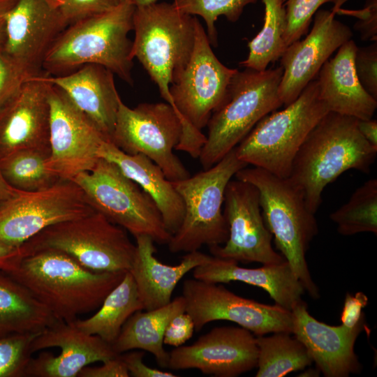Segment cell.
<instances>
[{
    "mask_svg": "<svg viewBox=\"0 0 377 377\" xmlns=\"http://www.w3.org/2000/svg\"><path fill=\"white\" fill-rule=\"evenodd\" d=\"M126 272H94L61 251L43 249L24 256L6 272L26 287L60 321L71 323L101 306Z\"/></svg>",
    "mask_w": 377,
    "mask_h": 377,
    "instance_id": "obj_1",
    "label": "cell"
},
{
    "mask_svg": "<svg viewBox=\"0 0 377 377\" xmlns=\"http://www.w3.org/2000/svg\"><path fill=\"white\" fill-rule=\"evenodd\" d=\"M357 121L328 112L309 132L294 158L288 179L314 214L327 185L348 170L369 173L375 162L377 147L362 135Z\"/></svg>",
    "mask_w": 377,
    "mask_h": 377,
    "instance_id": "obj_2",
    "label": "cell"
},
{
    "mask_svg": "<svg viewBox=\"0 0 377 377\" xmlns=\"http://www.w3.org/2000/svg\"><path fill=\"white\" fill-rule=\"evenodd\" d=\"M135 6L120 0L113 9L68 25L54 42L43 60L42 69L50 75L69 73L86 64H98L130 85Z\"/></svg>",
    "mask_w": 377,
    "mask_h": 377,
    "instance_id": "obj_3",
    "label": "cell"
},
{
    "mask_svg": "<svg viewBox=\"0 0 377 377\" xmlns=\"http://www.w3.org/2000/svg\"><path fill=\"white\" fill-rule=\"evenodd\" d=\"M235 177L257 188L263 219L274 237L276 247L305 290L311 297L318 299L319 289L310 274L306 253L318 228L315 214L306 207L302 193L288 178L260 168L246 166Z\"/></svg>",
    "mask_w": 377,
    "mask_h": 377,
    "instance_id": "obj_4",
    "label": "cell"
},
{
    "mask_svg": "<svg viewBox=\"0 0 377 377\" xmlns=\"http://www.w3.org/2000/svg\"><path fill=\"white\" fill-rule=\"evenodd\" d=\"M236 68L215 56L205 29L195 21L193 52L186 68L170 86L172 108L180 118L182 135L176 150L198 158L206 141L202 130L223 102Z\"/></svg>",
    "mask_w": 377,
    "mask_h": 377,
    "instance_id": "obj_5",
    "label": "cell"
},
{
    "mask_svg": "<svg viewBox=\"0 0 377 377\" xmlns=\"http://www.w3.org/2000/svg\"><path fill=\"white\" fill-rule=\"evenodd\" d=\"M282 75L281 66L237 71L223 102L207 123L206 141L198 157L203 170L219 162L263 117L283 105L279 95Z\"/></svg>",
    "mask_w": 377,
    "mask_h": 377,
    "instance_id": "obj_6",
    "label": "cell"
},
{
    "mask_svg": "<svg viewBox=\"0 0 377 377\" xmlns=\"http://www.w3.org/2000/svg\"><path fill=\"white\" fill-rule=\"evenodd\" d=\"M197 17L161 2L135 7L132 58H137L172 107L170 86L190 60L195 41Z\"/></svg>",
    "mask_w": 377,
    "mask_h": 377,
    "instance_id": "obj_7",
    "label": "cell"
},
{
    "mask_svg": "<svg viewBox=\"0 0 377 377\" xmlns=\"http://www.w3.org/2000/svg\"><path fill=\"white\" fill-rule=\"evenodd\" d=\"M328 112L313 80L283 110L263 117L235 147L236 155L248 165L288 178L302 144Z\"/></svg>",
    "mask_w": 377,
    "mask_h": 377,
    "instance_id": "obj_8",
    "label": "cell"
},
{
    "mask_svg": "<svg viewBox=\"0 0 377 377\" xmlns=\"http://www.w3.org/2000/svg\"><path fill=\"white\" fill-rule=\"evenodd\" d=\"M246 166L237 158L235 147L209 169L172 182L183 200L184 215L168 244L170 252L188 253L204 245L211 247L226 242L228 227L222 212L226 188Z\"/></svg>",
    "mask_w": 377,
    "mask_h": 377,
    "instance_id": "obj_9",
    "label": "cell"
},
{
    "mask_svg": "<svg viewBox=\"0 0 377 377\" xmlns=\"http://www.w3.org/2000/svg\"><path fill=\"white\" fill-rule=\"evenodd\" d=\"M23 245L27 255L53 249L94 272H127L136 251L125 230L97 212L49 226Z\"/></svg>",
    "mask_w": 377,
    "mask_h": 377,
    "instance_id": "obj_10",
    "label": "cell"
},
{
    "mask_svg": "<svg viewBox=\"0 0 377 377\" xmlns=\"http://www.w3.org/2000/svg\"><path fill=\"white\" fill-rule=\"evenodd\" d=\"M73 181L82 190L93 209L135 237L145 235L156 243L168 244L172 235L151 197L114 163L100 158L89 172Z\"/></svg>",
    "mask_w": 377,
    "mask_h": 377,
    "instance_id": "obj_11",
    "label": "cell"
},
{
    "mask_svg": "<svg viewBox=\"0 0 377 377\" xmlns=\"http://www.w3.org/2000/svg\"><path fill=\"white\" fill-rule=\"evenodd\" d=\"M182 135L177 113L166 103H142L131 108L120 101L110 142L126 154L147 156L171 182L191 176L173 150Z\"/></svg>",
    "mask_w": 377,
    "mask_h": 377,
    "instance_id": "obj_12",
    "label": "cell"
},
{
    "mask_svg": "<svg viewBox=\"0 0 377 377\" xmlns=\"http://www.w3.org/2000/svg\"><path fill=\"white\" fill-rule=\"evenodd\" d=\"M94 212L73 180L40 191L19 190L0 207V243L20 246L49 226Z\"/></svg>",
    "mask_w": 377,
    "mask_h": 377,
    "instance_id": "obj_13",
    "label": "cell"
},
{
    "mask_svg": "<svg viewBox=\"0 0 377 377\" xmlns=\"http://www.w3.org/2000/svg\"><path fill=\"white\" fill-rule=\"evenodd\" d=\"M182 295L185 312L191 317L196 332L210 322L228 320L256 337L281 332L292 334V311L276 304L267 305L242 297L221 283L188 279L183 283Z\"/></svg>",
    "mask_w": 377,
    "mask_h": 377,
    "instance_id": "obj_14",
    "label": "cell"
},
{
    "mask_svg": "<svg viewBox=\"0 0 377 377\" xmlns=\"http://www.w3.org/2000/svg\"><path fill=\"white\" fill-rule=\"evenodd\" d=\"M49 169L63 180L89 172L99 160L98 151L108 141L58 87L50 84Z\"/></svg>",
    "mask_w": 377,
    "mask_h": 377,
    "instance_id": "obj_15",
    "label": "cell"
},
{
    "mask_svg": "<svg viewBox=\"0 0 377 377\" xmlns=\"http://www.w3.org/2000/svg\"><path fill=\"white\" fill-rule=\"evenodd\" d=\"M228 237L223 246L209 247L212 256L244 263L279 264L286 260L272 246V235L262 214L259 192L252 184L230 180L224 195Z\"/></svg>",
    "mask_w": 377,
    "mask_h": 377,
    "instance_id": "obj_16",
    "label": "cell"
},
{
    "mask_svg": "<svg viewBox=\"0 0 377 377\" xmlns=\"http://www.w3.org/2000/svg\"><path fill=\"white\" fill-rule=\"evenodd\" d=\"M256 336L244 327H217L191 345L169 353L168 368L198 369L206 375L236 377L257 367Z\"/></svg>",
    "mask_w": 377,
    "mask_h": 377,
    "instance_id": "obj_17",
    "label": "cell"
},
{
    "mask_svg": "<svg viewBox=\"0 0 377 377\" xmlns=\"http://www.w3.org/2000/svg\"><path fill=\"white\" fill-rule=\"evenodd\" d=\"M335 15L332 10H318L309 34L289 45L281 57L279 95L284 106L297 99L330 57L352 39L351 29L336 20Z\"/></svg>",
    "mask_w": 377,
    "mask_h": 377,
    "instance_id": "obj_18",
    "label": "cell"
},
{
    "mask_svg": "<svg viewBox=\"0 0 377 377\" xmlns=\"http://www.w3.org/2000/svg\"><path fill=\"white\" fill-rule=\"evenodd\" d=\"M52 347L61 348L56 356L50 353H40L31 357L24 376L75 377L85 367L105 362L119 355L112 344L96 335L80 330L72 323L58 321L39 333L31 344V351Z\"/></svg>",
    "mask_w": 377,
    "mask_h": 377,
    "instance_id": "obj_19",
    "label": "cell"
},
{
    "mask_svg": "<svg viewBox=\"0 0 377 377\" xmlns=\"http://www.w3.org/2000/svg\"><path fill=\"white\" fill-rule=\"evenodd\" d=\"M67 27L58 6L50 0H17L6 16L3 50L41 73L46 54Z\"/></svg>",
    "mask_w": 377,
    "mask_h": 377,
    "instance_id": "obj_20",
    "label": "cell"
},
{
    "mask_svg": "<svg viewBox=\"0 0 377 377\" xmlns=\"http://www.w3.org/2000/svg\"><path fill=\"white\" fill-rule=\"evenodd\" d=\"M27 82L0 110V158L26 149L50 150L49 83Z\"/></svg>",
    "mask_w": 377,
    "mask_h": 377,
    "instance_id": "obj_21",
    "label": "cell"
},
{
    "mask_svg": "<svg viewBox=\"0 0 377 377\" xmlns=\"http://www.w3.org/2000/svg\"><path fill=\"white\" fill-rule=\"evenodd\" d=\"M291 311L292 334L304 346L320 372L326 377H348L360 372L354 345L364 323L351 329L328 325L311 316L304 301Z\"/></svg>",
    "mask_w": 377,
    "mask_h": 377,
    "instance_id": "obj_22",
    "label": "cell"
},
{
    "mask_svg": "<svg viewBox=\"0 0 377 377\" xmlns=\"http://www.w3.org/2000/svg\"><path fill=\"white\" fill-rule=\"evenodd\" d=\"M114 73L98 64H86L65 75L42 77L60 88L110 142L117 114L121 101L117 90Z\"/></svg>",
    "mask_w": 377,
    "mask_h": 377,
    "instance_id": "obj_23",
    "label": "cell"
},
{
    "mask_svg": "<svg viewBox=\"0 0 377 377\" xmlns=\"http://www.w3.org/2000/svg\"><path fill=\"white\" fill-rule=\"evenodd\" d=\"M193 277L209 283L241 281L259 287L276 304L290 311L303 302L302 297L306 291L286 260L246 268L239 266L236 261L212 256L207 263L193 269Z\"/></svg>",
    "mask_w": 377,
    "mask_h": 377,
    "instance_id": "obj_24",
    "label": "cell"
},
{
    "mask_svg": "<svg viewBox=\"0 0 377 377\" xmlns=\"http://www.w3.org/2000/svg\"><path fill=\"white\" fill-rule=\"evenodd\" d=\"M357 47L352 39L343 43L323 64L316 81L319 96L329 112L365 120L373 117L377 100L367 92L357 77L354 66Z\"/></svg>",
    "mask_w": 377,
    "mask_h": 377,
    "instance_id": "obj_25",
    "label": "cell"
},
{
    "mask_svg": "<svg viewBox=\"0 0 377 377\" xmlns=\"http://www.w3.org/2000/svg\"><path fill=\"white\" fill-rule=\"evenodd\" d=\"M135 239L136 251L128 271L135 281L144 310L155 309L170 303L180 280L212 256L195 251L186 253L178 265H169L155 256V242L151 237L142 235Z\"/></svg>",
    "mask_w": 377,
    "mask_h": 377,
    "instance_id": "obj_26",
    "label": "cell"
},
{
    "mask_svg": "<svg viewBox=\"0 0 377 377\" xmlns=\"http://www.w3.org/2000/svg\"><path fill=\"white\" fill-rule=\"evenodd\" d=\"M98 157L116 164L129 179L148 194L158 207L166 230L172 235L184 219L183 200L162 170L147 156L124 153L110 141H105Z\"/></svg>",
    "mask_w": 377,
    "mask_h": 377,
    "instance_id": "obj_27",
    "label": "cell"
},
{
    "mask_svg": "<svg viewBox=\"0 0 377 377\" xmlns=\"http://www.w3.org/2000/svg\"><path fill=\"white\" fill-rule=\"evenodd\" d=\"M185 311L186 302L181 295L161 307L135 312L112 344L114 352L119 355L134 349L142 350L151 353L159 367L168 368L169 353L163 348L164 333L170 321Z\"/></svg>",
    "mask_w": 377,
    "mask_h": 377,
    "instance_id": "obj_28",
    "label": "cell"
},
{
    "mask_svg": "<svg viewBox=\"0 0 377 377\" xmlns=\"http://www.w3.org/2000/svg\"><path fill=\"white\" fill-rule=\"evenodd\" d=\"M58 321L26 287L0 272V336L40 333Z\"/></svg>",
    "mask_w": 377,
    "mask_h": 377,
    "instance_id": "obj_29",
    "label": "cell"
},
{
    "mask_svg": "<svg viewBox=\"0 0 377 377\" xmlns=\"http://www.w3.org/2000/svg\"><path fill=\"white\" fill-rule=\"evenodd\" d=\"M144 310L135 281L127 271L120 283L106 296L92 316L71 322L85 333L96 335L112 344L121 330L135 312Z\"/></svg>",
    "mask_w": 377,
    "mask_h": 377,
    "instance_id": "obj_30",
    "label": "cell"
},
{
    "mask_svg": "<svg viewBox=\"0 0 377 377\" xmlns=\"http://www.w3.org/2000/svg\"><path fill=\"white\" fill-rule=\"evenodd\" d=\"M288 332L256 337L258 350L256 377H282L312 363L304 346Z\"/></svg>",
    "mask_w": 377,
    "mask_h": 377,
    "instance_id": "obj_31",
    "label": "cell"
},
{
    "mask_svg": "<svg viewBox=\"0 0 377 377\" xmlns=\"http://www.w3.org/2000/svg\"><path fill=\"white\" fill-rule=\"evenodd\" d=\"M265 6L264 24L260 32L248 43L247 58L241 66L265 71L271 63L281 58L287 46L285 33L287 18L285 0H262Z\"/></svg>",
    "mask_w": 377,
    "mask_h": 377,
    "instance_id": "obj_32",
    "label": "cell"
},
{
    "mask_svg": "<svg viewBox=\"0 0 377 377\" xmlns=\"http://www.w3.org/2000/svg\"><path fill=\"white\" fill-rule=\"evenodd\" d=\"M50 150L26 149L0 158L2 173L14 188L36 191L51 187L61 179L47 166Z\"/></svg>",
    "mask_w": 377,
    "mask_h": 377,
    "instance_id": "obj_33",
    "label": "cell"
},
{
    "mask_svg": "<svg viewBox=\"0 0 377 377\" xmlns=\"http://www.w3.org/2000/svg\"><path fill=\"white\" fill-rule=\"evenodd\" d=\"M337 231L345 236L360 232L377 234V179H370L330 216Z\"/></svg>",
    "mask_w": 377,
    "mask_h": 377,
    "instance_id": "obj_34",
    "label": "cell"
},
{
    "mask_svg": "<svg viewBox=\"0 0 377 377\" xmlns=\"http://www.w3.org/2000/svg\"><path fill=\"white\" fill-rule=\"evenodd\" d=\"M257 0H174V6L182 13L200 16L206 23L207 37L213 46L217 45V31L215 22L219 16H225L232 22L237 21L244 8Z\"/></svg>",
    "mask_w": 377,
    "mask_h": 377,
    "instance_id": "obj_35",
    "label": "cell"
},
{
    "mask_svg": "<svg viewBox=\"0 0 377 377\" xmlns=\"http://www.w3.org/2000/svg\"><path fill=\"white\" fill-rule=\"evenodd\" d=\"M38 334L0 336V377L24 376L26 367L33 354L31 344Z\"/></svg>",
    "mask_w": 377,
    "mask_h": 377,
    "instance_id": "obj_36",
    "label": "cell"
},
{
    "mask_svg": "<svg viewBox=\"0 0 377 377\" xmlns=\"http://www.w3.org/2000/svg\"><path fill=\"white\" fill-rule=\"evenodd\" d=\"M41 73L33 71L7 54L0 47V110L29 80Z\"/></svg>",
    "mask_w": 377,
    "mask_h": 377,
    "instance_id": "obj_37",
    "label": "cell"
},
{
    "mask_svg": "<svg viewBox=\"0 0 377 377\" xmlns=\"http://www.w3.org/2000/svg\"><path fill=\"white\" fill-rule=\"evenodd\" d=\"M329 1L331 0H285L287 27L284 38L287 47L306 34L313 16Z\"/></svg>",
    "mask_w": 377,
    "mask_h": 377,
    "instance_id": "obj_38",
    "label": "cell"
},
{
    "mask_svg": "<svg viewBox=\"0 0 377 377\" xmlns=\"http://www.w3.org/2000/svg\"><path fill=\"white\" fill-rule=\"evenodd\" d=\"M354 66L357 77L363 88L377 100V43L357 47Z\"/></svg>",
    "mask_w": 377,
    "mask_h": 377,
    "instance_id": "obj_39",
    "label": "cell"
},
{
    "mask_svg": "<svg viewBox=\"0 0 377 377\" xmlns=\"http://www.w3.org/2000/svg\"><path fill=\"white\" fill-rule=\"evenodd\" d=\"M120 0H61L58 8L68 25L115 8Z\"/></svg>",
    "mask_w": 377,
    "mask_h": 377,
    "instance_id": "obj_40",
    "label": "cell"
},
{
    "mask_svg": "<svg viewBox=\"0 0 377 377\" xmlns=\"http://www.w3.org/2000/svg\"><path fill=\"white\" fill-rule=\"evenodd\" d=\"M336 14L353 16L358 19L354 25L363 40L377 41V0H367L364 8L351 10L339 8Z\"/></svg>",
    "mask_w": 377,
    "mask_h": 377,
    "instance_id": "obj_41",
    "label": "cell"
},
{
    "mask_svg": "<svg viewBox=\"0 0 377 377\" xmlns=\"http://www.w3.org/2000/svg\"><path fill=\"white\" fill-rule=\"evenodd\" d=\"M195 332L193 321L186 312L175 316L168 323L163 338L164 344L179 347L189 340Z\"/></svg>",
    "mask_w": 377,
    "mask_h": 377,
    "instance_id": "obj_42",
    "label": "cell"
},
{
    "mask_svg": "<svg viewBox=\"0 0 377 377\" xmlns=\"http://www.w3.org/2000/svg\"><path fill=\"white\" fill-rule=\"evenodd\" d=\"M368 304V297L362 292L355 295L347 293L341 315V325L348 328H354L364 323L363 309Z\"/></svg>",
    "mask_w": 377,
    "mask_h": 377,
    "instance_id": "obj_43",
    "label": "cell"
},
{
    "mask_svg": "<svg viewBox=\"0 0 377 377\" xmlns=\"http://www.w3.org/2000/svg\"><path fill=\"white\" fill-rule=\"evenodd\" d=\"M145 352L131 351L120 354L129 375L133 377H177L170 371L148 367L143 362Z\"/></svg>",
    "mask_w": 377,
    "mask_h": 377,
    "instance_id": "obj_44",
    "label": "cell"
},
{
    "mask_svg": "<svg viewBox=\"0 0 377 377\" xmlns=\"http://www.w3.org/2000/svg\"><path fill=\"white\" fill-rule=\"evenodd\" d=\"M80 377H128L129 373L120 357L108 360L98 367H84L79 373Z\"/></svg>",
    "mask_w": 377,
    "mask_h": 377,
    "instance_id": "obj_45",
    "label": "cell"
},
{
    "mask_svg": "<svg viewBox=\"0 0 377 377\" xmlns=\"http://www.w3.org/2000/svg\"><path fill=\"white\" fill-rule=\"evenodd\" d=\"M26 255L23 245L11 246L0 243V272H7L13 269Z\"/></svg>",
    "mask_w": 377,
    "mask_h": 377,
    "instance_id": "obj_46",
    "label": "cell"
},
{
    "mask_svg": "<svg viewBox=\"0 0 377 377\" xmlns=\"http://www.w3.org/2000/svg\"><path fill=\"white\" fill-rule=\"evenodd\" d=\"M357 128L362 135L373 146L377 147V121L369 119H358Z\"/></svg>",
    "mask_w": 377,
    "mask_h": 377,
    "instance_id": "obj_47",
    "label": "cell"
},
{
    "mask_svg": "<svg viewBox=\"0 0 377 377\" xmlns=\"http://www.w3.org/2000/svg\"><path fill=\"white\" fill-rule=\"evenodd\" d=\"M17 0H0V47L5 41V20L8 12Z\"/></svg>",
    "mask_w": 377,
    "mask_h": 377,
    "instance_id": "obj_48",
    "label": "cell"
},
{
    "mask_svg": "<svg viewBox=\"0 0 377 377\" xmlns=\"http://www.w3.org/2000/svg\"><path fill=\"white\" fill-rule=\"evenodd\" d=\"M19 189L12 186L4 177L0 164V207L8 199L14 196Z\"/></svg>",
    "mask_w": 377,
    "mask_h": 377,
    "instance_id": "obj_49",
    "label": "cell"
},
{
    "mask_svg": "<svg viewBox=\"0 0 377 377\" xmlns=\"http://www.w3.org/2000/svg\"><path fill=\"white\" fill-rule=\"evenodd\" d=\"M135 7H142L156 3L157 0H127Z\"/></svg>",
    "mask_w": 377,
    "mask_h": 377,
    "instance_id": "obj_50",
    "label": "cell"
},
{
    "mask_svg": "<svg viewBox=\"0 0 377 377\" xmlns=\"http://www.w3.org/2000/svg\"><path fill=\"white\" fill-rule=\"evenodd\" d=\"M334 3L332 11L336 14V12L341 8V6L349 0H331Z\"/></svg>",
    "mask_w": 377,
    "mask_h": 377,
    "instance_id": "obj_51",
    "label": "cell"
},
{
    "mask_svg": "<svg viewBox=\"0 0 377 377\" xmlns=\"http://www.w3.org/2000/svg\"><path fill=\"white\" fill-rule=\"evenodd\" d=\"M320 371L316 369H307L304 373L301 374L300 376H319Z\"/></svg>",
    "mask_w": 377,
    "mask_h": 377,
    "instance_id": "obj_52",
    "label": "cell"
},
{
    "mask_svg": "<svg viewBox=\"0 0 377 377\" xmlns=\"http://www.w3.org/2000/svg\"><path fill=\"white\" fill-rule=\"evenodd\" d=\"M53 4H54L55 6H59L61 0H50Z\"/></svg>",
    "mask_w": 377,
    "mask_h": 377,
    "instance_id": "obj_53",
    "label": "cell"
}]
</instances>
